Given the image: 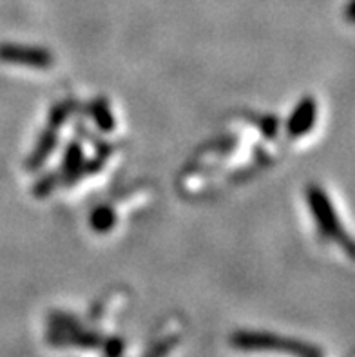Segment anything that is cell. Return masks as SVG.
I'll use <instances>...</instances> for the list:
<instances>
[{"label": "cell", "mask_w": 355, "mask_h": 357, "mask_svg": "<svg viewBox=\"0 0 355 357\" xmlns=\"http://www.w3.org/2000/svg\"><path fill=\"white\" fill-rule=\"evenodd\" d=\"M230 344L243 352H279L296 357L323 356L317 347L275 334H266V332H234L230 337Z\"/></svg>", "instance_id": "6da1fadb"}, {"label": "cell", "mask_w": 355, "mask_h": 357, "mask_svg": "<svg viewBox=\"0 0 355 357\" xmlns=\"http://www.w3.org/2000/svg\"><path fill=\"white\" fill-rule=\"evenodd\" d=\"M47 341L54 347H78V349H98L102 347V337L95 332L82 331L78 328H56L47 334Z\"/></svg>", "instance_id": "7a4b0ae2"}, {"label": "cell", "mask_w": 355, "mask_h": 357, "mask_svg": "<svg viewBox=\"0 0 355 357\" xmlns=\"http://www.w3.org/2000/svg\"><path fill=\"white\" fill-rule=\"evenodd\" d=\"M178 337L176 335H171V337H165L163 341H160V343H156L153 347V349L149 350L147 354H145L144 357H167L169 354L172 352V349H174L176 344H178Z\"/></svg>", "instance_id": "3957f363"}, {"label": "cell", "mask_w": 355, "mask_h": 357, "mask_svg": "<svg viewBox=\"0 0 355 357\" xmlns=\"http://www.w3.org/2000/svg\"><path fill=\"white\" fill-rule=\"evenodd\" d=\"M102 347H104L105 357H121L123 356L126 343L120 337H109L107 341H102Z\"/></svg>", "instance_id": "277c9868"}, {"label": "cell", "mask_w": 355, "mask_h": 357, "mask_svg": "<svg viewBox=\"0 0 355 357\" xmlns=\"http://www.w3.org/2000/svg\"><path fill=\"white\" fill-rule=\"evenodd\" d=\"M301 114H303V116H310V105H306V107H303L301 109ZM294 123H296V127H294V131H297V132H294V135H301V131H303V122H301V120H299V122H294Z\"/></svg>", "instance_id": "5b68a950"}, {"label": "cell", "mask_w": 355, "mask_h": 357, "mask_svg": "<svg viewBox=\"0 0 355 357\" xmlns=\"http://www.w3.org/2000/svg\"><path fill=\"white\" fill-rule=\"evenodd\" d=\"M315 357H323V356H315Z\"/></svg>", "instance_id": "8992f818"}]
</instances>
